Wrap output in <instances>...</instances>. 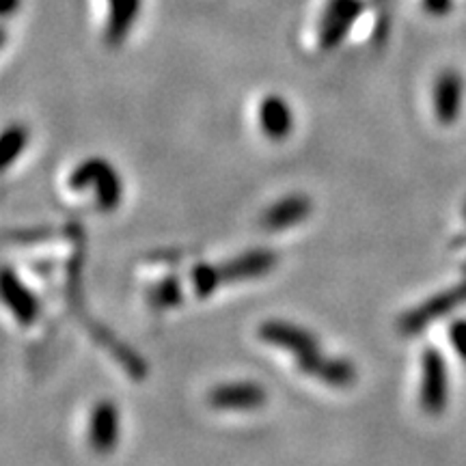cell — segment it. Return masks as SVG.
Segmentation results:
<instances>
[{
	"label": "cell",
	"instance_id": "5b68a950",
	"mask_svg": "<svg viewBox=\"0 0 466 466\" xmlns=\"http://www.w3.org/2000/svg\"><path fill=\"white\" fill-rule=\"evenodd\" d=\"M279 264V253L272 248H253L247 253L238 255L225 264H218L220 279L223 285L231 283H242V281H253L272 272Z\"/></svg>",
	"mask_w": 466,
	"mask_h": 466
},
{
	"label": "cell",
	"instance_id": "277c9868",
	"mask_svg": "<svg viewBox=\"0 0 466 466\" xmlns=\"http://www.w3.org/2000/svg\"><path fill=\"white\" fill-rule=\"evenodd\" d=\"M0 296H3L5 307L9 309L11 316H14L17 322L25 326L37 322L39 311H42L37 294L22 281L20 275H17L11 266L3 268V277H0Z\"/></svg>",
	"mask_w": 466,
	"mask_h": 466
},
{
	"label": "cell",
	"instance_id": "7c38bea8",
	"mask_svg": "<svg viewBox=\"0 0 466 466\" xmlns=\"http://www.w3.org/2000/svg\"><path fill=\"white\" fill-rule=\"evenodd\" d=\"M460 93H462V83H460L458 74L445 72L439 80H436V115H439L442 124H451V121L456 119L460 108Z\"/></svg>",
	"mask_w": 466,
	"mask_h": 466
},
{
	"label": "cell",
	"instance_id": "9a60e30c",
	"mask_svg": "<svg viewBox=\"0 0 466 466\" xmlns=\"http://www.w3.org/2000/svg\"><path fill=\"white\" fill-rule=\"evenodd\" d=\"M26 143L28 130L25 126L14 124L3 132V138H0V167H3V171H7V168L20 158L22 151L26 149Z\"/></svg>",
	"mask_w": 466,
	"mask_h": 466
},
{
	"label": "cell",
	"instance_id": "d6986e66",
	"mask_svg": "<svg viewBox=\"0 0 466 466\" xmlns=\"http://www.w3.org/2000/svg\"><path fill=\"white\" fill-rule=\"evenodd\" d=\"M17 9H20V0H3V9H0V14H3V17H9Z\"/></svg>",
	"mask_w": 466,
	"mask_h": 466
},
{
	"label": "cell",
	"instance_id": "9c48e42d",
	"mask_svg": "<svg viewBox=\"0 0 466 466\" xmlns=\"http://www.w3.org/2000/svg\"><path fill=\"white\" fill-rule=\"evenodd\" d=\"M423 382H421V406L430 415L442 410L447 401V376H445V360L441 352L434 348H428L423 352Z\"/></svg>",
	"mask_w": 466,
	"mask_h": 466
},
{
	"label": "cell",
	"instance_id": "e0dca14e",
	"mask_svg": "<svg viewBox=\"0 0 466 466\" xmlns=\"http://www.w3.org/2000/svg\"><path fill=\"white\" fill-rule=\"evenodd\" d=\"M451 339L458 352L466 359V322H456L451 326Z\"/></svg>",
	"mask_w": 466,
	"mask_h": 466
},
{
	"label": "cell",
	"instance_id": "8992f818",
	"mask_svg": "<svg viewBox=\"0 0 466 466\" xmlns=\"http://www.w3.org/2000/svg\"><path fill=\"white\" fill-rule=\"evenodd\" d=\"M266 401V389L258 382H225L208 393V404L217 410H258Z\"/></svg>",
	"mask_w": 466,
	"mask_h": 466
},
{
	"label": "cell",
	"instance_id": "ac0fdd59",
	"mask_svg": "<svg viewBox=\"0 0 466 466\" xmlns=\"http://www.w3.org/2000/svg\"><path fill=\"white\" fill-rule=\"evenodd\" d=\"M423 5H425V9L430 11V14L441 15V14H445L447 9H450L451 0H423Z\"/></svg>",
	"mask_w": 466,
	"mask_h": 466
},
{
	"label": "cell",
	"instance_id": "5bb4252c",
	"mask_svg": "<svg viewBox=\"0 0 466 466\" xmlns=\"http://www.w3.org/2000/svg\"><path fill=\"white\" fill-rule=\"evenodd\" d=\"M147 300H149V305L154 309H158V311H162V309H171V307L182 305V300H184L182 283H179L177 277L162 279V281L154 283L147 289Z\"/></svg>",
	"mask_w": 466,
	"mask_h": 466
},
{
	"label": "cell",
	"instance_id": "7a4b0ae2",
	"mask_svg": "<svg viewBox=\"0 0 466 466\" xmlns=\"http://www.w3.org/2000/svg\"><path fill=\"white\" fill-rule=\"evenodd\" d=\"M67 184L72 190H85L86 186H93L96 192V201L100 212H115L121 206L124 199V182H121L116 168L110 165L108 160L97 158H86L80 162L78 167L69 173Z\"/></svg>",
	"mask_w": 466,
	"mask_h": 466
},
{
	"label": "cell",
	"instance_id": "30bf717a",
	"mask_svg": "<svg viewBox=\"0 0 466 466\" xmlns=\"http://www.w3.org/2000/svg\"><path fill=\"white\" fill-rule=\"evenodd\" d=\"M258 115L261 132H264L270 141H283V138H288L291 130H294V113H291L288 100L277 96V93L266 96L264 100H261Z\"/></svg>",
	"mask_w": 466,
	"mask_h": 466
},
{
	"label": "cell",
	"instance_id": "52a82bcc",
	"mask_svg": "<svg viewBox=\"0 0 466 466\" xmlns=\"http://www.w3.org/2000/svg\"><path fill=\"white\" fill-rule=\"evenodd\" d=\"M119 442V408L115 401L102 400L93 406L89 419V445L100 456L115 451Z\"/></svg>",
	"mask_w": 466,
	"mask_h": 466
},
{
	"label": "cell",
	"instance_id": "8fae6325",
	"mask_svg": "<svg viewBox=\"0 0 466 466\" xmlns=\"http://www.w3.org/2000/svg\"><path fill=\"white\" fill-rule=\"evenodd\" d=\"M141 0H108V25L106 42L110 46H119L126 42L127 33L137 20Z\"/></svg>",
	"mask_w": 466,
	"mask_h": 466
},
{
	"label": "cell",
	"instance_id": "2e32d148",
	"mask_svg": "<svg viewBox=\"0 0 466 466\" xmlns=\"http://www.w3.org/2000/svg\"><path fill=\"white\" fill-rule=\"evenodd\" d=\"M190 283L199 299H209L218 288H223L218 264H197L190 270Z\"/></svg>",
	"mask_w": 466,
	"mask_h": 466
},
{
	"label": "cell",
	"instance_id": "ffe728a7",
	"mask_svg": "<svg viewBox=\"0 0 466 466\" xmlns=\"http://www.w3.org/2000/svg\"><path fill=\"white\" fill-rule=\"evenodd\" d=\"M374 5H376V7H378V9H380V7H382V11H384V5H387V0H374ZM384 15H387V14H384Z\"/></svg>",
	"mask_w": 466,
	"mask_h": 466
},
{
	"label": "cell",
	"instance_id": "4fadbf2b",
	"mask_svg": "<svg viewBox=\"0 0 466 466\" xmlns=\"http://www.w3.org/2000/svg\"><path fill=\"white\" fill-rule=\"evenodd\" d=\"M357 367L352 360L339 359V357H329L324 360L322 370H319L318 380L329 384L333 389H348L357 382Z\"/></svg>",
	"mask_w": 466,
	"mask_h": 466
},
{
	"label": "cell",
	"instance_id": "6da1fadb",
	"mask_svg": "<svg viewBox=\"0 0 466 466\" xmlns=\"http://www.w3.org/2000/svg\"><path fill=\"white\" fill-rule=\"evenodd\" d=\"M259 339H264L270 346L281 348L285 352L294 354L296 367L307 376H318L322 370L326 357L319 350L318 337L311 330L302 329L299 324L285 322V319H268L258 329Z\"/></svg>",
	"mask_w": 466,
	"mask_h": 466
},
{
	"label": "cell",
	"instance_id": "ba28073f",
	"mask_svg": "<svg viewBox=\"0 0 466 466\" xmlns=\"http://www.w3.org/2000/svg\"><path fill=\"white\" fill-rule=\"evenodd\" d=\"M311 212L313 201L307 195H302V192H296V195H288L277 203H272V206H268L266 212L261 214L259 225L272 233L285 231L307 220L311 217Z\"/></svg>",
	"mask_w": 466,
	"mask_h": 466
},
{
	"label": "cell",
	"instance_id": "3957f363",
	"mask_svg": "<svg viewBox=\"0 0 466 466\" xmlns=\"http://www.w3.org/2000/svg\"><path fill=\"white\" fill-rule=\"evenodd\" d=\"M363 0H329L319 22V48L335 50L348 37L350 28L363 15Z\"/></svg>",
	"mask_w": 466,
	"mask_h": 466
}]
</instances>
